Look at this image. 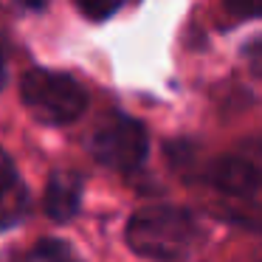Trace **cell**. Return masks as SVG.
I'll list each match as a JSON object with an SVG mask.
<instances>
[{
  "label": "cell",
  "mask_w": 262,
  "mask_h": 262,
  "mask_svg": "<svg viewBox=\"0 0 262 262\" xmlns=\"http://www.w3.org/2000/svg\"><path fill=\"white\" fill-rule=\"evenodd\" d=\"M198 220L178 206H149L130 217L127 243L147 259H183L200 245Z\"/></svg>",
  "instance_id": "obj_1"
},
{
  "label": "cell",
  "mask_w": 262,
  "mask_h": 262,
  "mask_svg": "<svg viewBox=\"0 0 262 262\" xmlns=\"http://www.w3.org/2000/svg\"><path fill=\"white\" fill-rule=\"evenodd\" d=\"M20 96L34 119L46 124H68L79 119L88 107V93L76 79L54 71L34 68L20 82Z\"/></svg>",
  "instance_id": "obj_2"
},
{
  "label": "cell",
  "mask_w": 262,
  "mask_h": 262,
  "mask_svg": "<svg viewBox=\"0 0 262 262\" xmlns=\"http://www.w3.org/2000/svg\"><path fill=\"white\" fill-rule=\"evenodd\" d=\"M149 149V138L141 121L127 119V116H113L104 124L96 127L91 136V152L99 164L110 169H136L144 164Z\"/></svg>",
  "instance_id": "obj_3"
},
{
  "label": "cell",
  "mask_w": 262,
  "mask_h": 262,
  "mask_svg": "<svg viewBox=\"0 0 262 262\" xmlns=\"http://www.w3.org/2000/svg\"><path fill=\"white\" fill-rule=\"evenodd\" d=\"M206 181L228 198H239V200L262 198V169L251 161L239 158V155L217 158L206 172Z\"/></svg>",
  "instance_id": "obj_4"
},
{
  "label": "cell",
  "mask_w": 262,
  "mask_h": 262,
  "mask_svg": "<svg viewBox=\"0 0 262 262\" xmlns=\"http://www.w3.org/2000/svg\"><path fill=\"white\" fill-rule=\"evenodd\" d=\"M82 206V178L76 172L59 169L48 181L46 192V211L57 223H68Z\"/></svg>",
  "instance_id": "obj_5"
},
{
  "label": "cell",
  "mask_w": 262,
  "mask_h": 262,
  "mask_svg": "<svg viewBox=\"0 0 262 262\" xmlns=\"http://www.w3.org/2000/svg\"><path fill=\"white\" fill-rule=\"evenodd\" d=\"M29 211V194L17 181L12 186H6L0 192V228H9L14 223H20Z\"/></svg>",
  "instance_id": "obj_6"
},
{
  "label": "cell",
  "mask_w": 262,
  "mask_h": 262,
  "mask_svg": "<svg viewBox=\"0 0 262 262\" xmlns=\"http://www.w3.org/2000/svg\"><path fill=\"white\" fill-rule=\"evenodd\" d=\"M26 262H82V259L71 245L59 243V239H46L31 251Z\"/></svg>",
  "instance_id": "obj_7"
},
{
  "label": "cell",
  "mask_w": 262,
  "mask_h": 262,
  "mask_svg": "<svg viewBox=\"0 0 262 262\" xmlns=\"http://www.w3.org/2000/svg\"><path fill=\"white\" fill-rule=\"evenodd\" d=\"M85 17L91 20H107L110 14H116V9L121 6V0H74Z\"/></svg>",
  "instance_id": "obj_8"
},
{
  "label": "cell",
  "mask_w": 262,
  "mask_h": 262,
  "mask_svg": "<svg viewBox=\"0 0 262 262\" xmlns=\"http://www.w3.org/2000/svg\"><path fill=\"white\" fill-rule=\"evenodd\" d=\"M234 17H262V0H226Z\"/></svg>",
  "instance_id": "obj_9"
},
{
  "label": "cell",
  "mask_w": 262,
  "mask_h": 262,
  "mask_svg": "<svg viewBox=\"0 0 262 262\" xmlns=\"http://www.w3.org/2000/svg\"><path fill=\"white\" fill-rule=\"evenodd\" d=\"M245 59H248L251 71H254L256 76H262V37H256L254 42L245 46Z\"/></svg>",
  "instance_id": "obj_10"
},
{
  "label": "cell",
  "mask_w": 262,
  "mask_h": 262,
  "mask_svg": "<svg viewBox=\"0 0 262 262\" xmlns=\"http://www.w3.org/2000/svg\"><path fill=\"white\" fill-rule=\"evenodd\" d=\"M14 181H17V178H14V166H12V161H9V155L3 152V149H0V192H3L6 186H12Z\"/></svg>",
  "instance_id": "obj_11"
},
{
  "label": "cell",
  "mask_w": 262,
  "mask_h": 262,
  "mask_svg": "<svg viewBox=\"0 0 262 262\" xmlns=\"http://www.w3.org/2000/svg\"><path fill=\"white\" fill-rule=\"evenodd\" d=\"M3 85H6V42L0 37V91H3Z\"/></svg>",
  "instance_id": "obj_12"
},
{
  "label": "cell",
  "mask_w": 262,
  "mask_h": 262,
  "mask_svg": "<svg viewBox=\"0 0 262 262\" xmlns=\"http://www.w3.org/2000/svg\"><path fill=\"white\" fill-rule=\"evenodd\" d=\"M26 3H29L31 9H42V6L48 3V0H26Z\"/></svg>",
  "instance_id": "obj_13"
}]
</instances>
